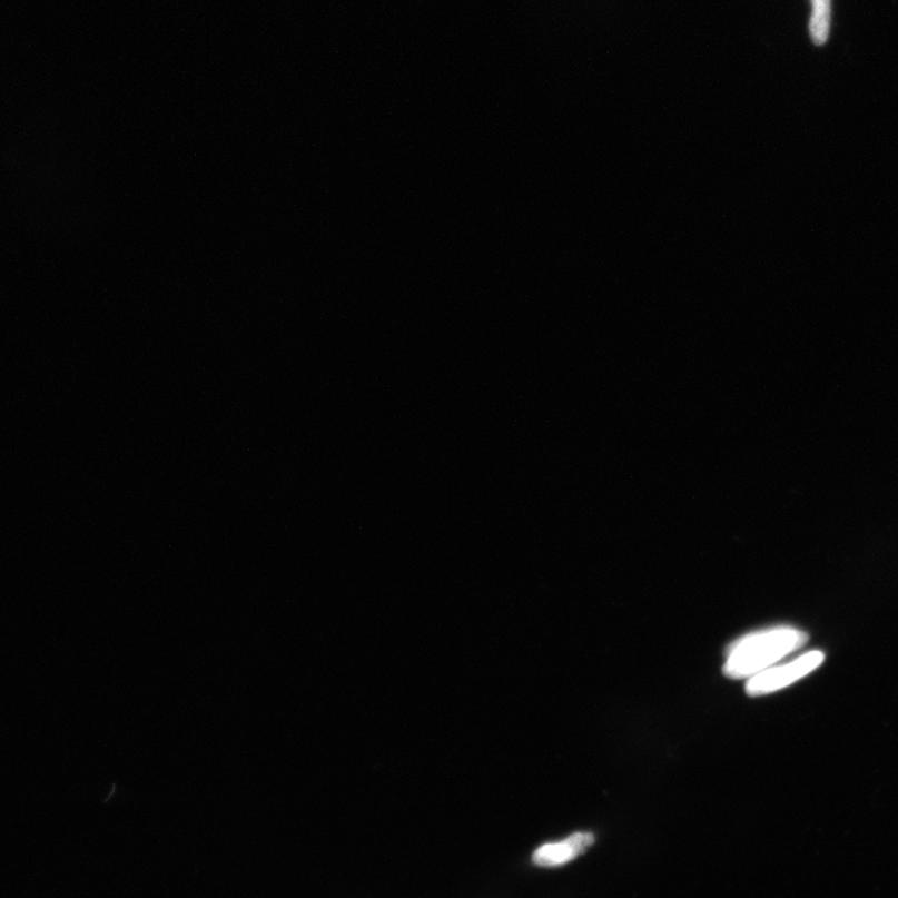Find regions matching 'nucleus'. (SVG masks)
<instances>
[{"instance_id":"f257e3e1","label":"nucleus","mask_w":898,"mask_h":898,"mask_svg":"<svg viewBox=\"0 0 898 898\" xmlns=\"http://www.w3.org/2000/svg\"><path fill=\"white\" fill-rule=\"evenodd\" d=\"M808 634L791 626H777L736 640L727 650L722 673L730 679H750L808 642Z\"/></svg>"},{"instance_id":"f03ea898","label":"nucleus","mask_w":898,"mask_h":898,"mask_svg":"<svg viewBox=\"0 0 898 898\" xmlns=\"http://www.w3.org/2000/svg\"><path fill=\"white\" fill-rule=\"evenodd\" d=\"M823 660L825 654L820 650H812V652L803 654L788 664L763 670V672L749 679L747 694L762 697L776 693V691L790 687L812 673L823 663Z\"/></svg>"},{"instance_id":"7ed1b4c3","label":"nucleus","mask_w":898,"mask_h":898,"mask_svg":"<svg viewBox=\"0 0 898 898\" xmlns=\"http://www.w3.org/2000/svg\"><path fill=\"white\" fill-rule=\"evenodd\" d=\"M594 843L590 832H575L559 843L542 846L533 855V862L541 867L561 866L584 853Z\"/></svg>"},{"instance_id":"20e7f679","label":"nucleus","mask_w":898,"mask_h":898,"mask_svg":"<svg viewBox=\"0 0 898 898\" xmlns=\"http://www.w3.org/2000/svg\"><path fill=\"white\" fill-rule=\"evenodd\" d=\"M810 34L813 43L822 46L828 40L831 22V0H811Z\"/></svg>"}]
</instances>
